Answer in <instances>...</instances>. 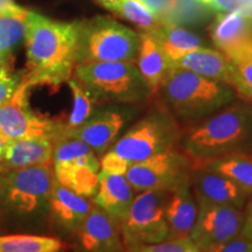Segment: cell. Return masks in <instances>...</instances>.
Wrapping results in <instances>:
<instances>
[{
    "mask_svg": "<svg viewBox=\"0 0 252 252\" xmlns=\"http://www.w3.org/2000/svg\"><path fill=\"white\" fill-rule=\"evenodd\" d=\"M26 68L21 86L59 87L68 82L77 63V23H60L32 12L25 36Z\"/></svg>",
    "mask_w": 252,
    "mask_h": 252,
    "instance_id": "cell-1",
    "label": "cell"
},
{
    "mask_svg": "<svg viewBox=\"0 0 252 252\" xmlns=\"http://www.w3.org/2000/svg\"><path fill=\"white\" fill-rule=\"evenodd\" d=\"M181 137L179 122L166 106L151 110L99 158L100 171L124 175L131 166L175 149Z\"/></svg>",
    "mask_w": 252,
    "mask_h": 252,
    "instance_id": "cell-2",
    "label": "cell"
},
{
    "mask_svg": "<svg viewBox=\"0 0 252 252\" xmlns=\"http://www.w3.org/2000/svg\"><path fill=\"white\" fill-rule=\"evenodd\" d=\"M182 151L195 166L252 149V106L232 102L182 135Z\"/></svg>",
    "mask_w": 252,
    "mask_h": 252,
    "instance_id": "cell-3",
    "label": "cell"
},
{
    "mask_svg": "<svg viewBox=\"0 0 252 252\" xmlns=\"http://www.w3.org/2000/svg\"><path fill=\"white\" fill-rule=\"evenodd\" d=\"M158 93L176 121L196 124L236 99L228 84L178 67L171 68Z\"/></svg>",
    "mask_w": 252,
    "mask_h": 252,
    "instance_id": "cell-4",
    "label": "cell"
},
{
    "mask_svg": "<svg viewBox=\"0 0 252 252\" xmlns=\"http://www.w3.org/2000/svg\"><path fill=\"white\" fill-rule=\"evenodd\" d=\"M72 76L96 104L140 103L151 96L134 62H91L77 64Z\"/></svg>",
    "mask_w": 252,
    "mask_h": 252,
    "instance_id": "cell-5",
    "label": "cell"
},
{
    "mask_svg": "<svg viewBox=\"0 0 252 252\" xmlns=\"http://www.w3.org/2000/svg\"><path fill=\"white\" fill-rule=\"evenodd\" d=\"M140 35L115 19L94 17L78 21L77 64L91 62H134Z\"/></svg>",
    "mask_w": 252,
    "mask_h": 252,
    "instance_id": "cell-6",
    "label": "cell"
},
{
    "mask_svg": "<svg viewBox=\"0 0 252 252\" xmlns=\"http://www.w3.org/2000/svg\"><path fill=\"white\" fill-rule=\"evenodd\" d=\"M55 182L50 163L0 173V203L25 215L46 213Z\"/></svg>",
    "mask_w": 252,
    "mask_h": 252,
    "instance_id": "cell-7",
    "label": "cell"
},
{
    "mask_svg": "<svg viewBox=\"0 0 252 252\" xmlns=\"http://www.w3.org/2000/svg\"><path fill=\"white\" fill-rule=\"evenodd\" d=\"M52 162L59 185L81 196H94L98 188L100 161L88 145L70 138L56 140Z\"/></svg>",
    "mask_w": 252,
    "mask_h": 252,
    "instance_id": "cell-8",
    "label": "cell"
},
{
    "mask_svg": "<svg viewBox=\"0 0 252 252\" xmlns=\"http://www.w3.org/2000/svg\"><path fill=\"white\" fill-rule=\"evenodd\" d=\"M168 190H146L135 195L130 209L119 222L126 251L168 238L165 206Z\"/></svg>",
    "mask_w": 252,
    "mask_h": 252,
    "instance_id": "cell-9",
    "label": "cell"
},
{
    "mask_svg": "<svg viewBox=\"0 0 252 252\" xmlns=\"http://www.w3.org/2000/svg\"><path fill=\"white\" fill-rule=\"evenodd\" d=\"M195 162L184 151L172 149L157 154L125 172L135 193L146 190H168L190 178Z\"/></svg>",
    "mask_w": 252,
    "mask_h": 252,
    "instance_id": "cell-10",
    "label": "cell"
},
{
    "mask_svg": "<svg viewBox=\"0 0 252 252\" xmlns=\"http://www.w3.org/2000/svg\"><path fill=\"white\" fill-rule=\"evenodd\" d=\"M28 88L20 86L8 102L0 105V134L8 140L25 138L61 139L64 124L45 118L32 111L28 104Z\"/></svg>",
    "mask_w": 252,
    "mask_h": 252,
    "instance_id": "cell-11",
    "label": "cell"
},
{
    "mask_svg": "<svg viewBox=\"0 0 252 252\" xmlns=\"http://www.w3.org/2000/svg\"><path fill=\"white\" fill-rule=\"evenodd\" d=\"M137 115L138 110L133 106L113 104L96 110L87 122L77 127L64 128L62 138L82 141L100 158L121 137Z\"/></svg>",
    "mask_w": 252,
    "mask_h": 252,
    "instance_id": "cell-12",
    "label": "cell"
},
{
    "mask_svg": "<svg viewBox=\"0 0 252 252\" xmlns=\"http://www.w3.org/2000/svg\"><path fill=\"white\" fill-rule=\"evenodd\" d=\"M197 207L189 238L201 252L215 250L241 235L244 210L210 203H197Z\"/></svg>",
    "mask_w": 252,
    "mask_h": 252,
    "instance_id": "cell-13",
    "label": "cell"
},
{
    "mask_svg": "<svg viewBox=\"0 0 252 252\" xmlns=\"http://www.w3.org/2000/svg\"><path fill=\"white\" fill-rule=\"evenodd\" d=\"M209 35L229 61L252 55V21L238 12L217 15L209 27Z\"/></svg>",
    "mask_w": 252,
    "mask_h": 252,
    "instance_id": "cell-14",
    "label": "cell"
},
{
    "mask_svg": "<svg viewBox=\"0 0 252 252\" xmlns=\"http://www.w3.org/2000/svg\"><path fill=\"white\" fill-rule=\"evenodd\" d=\"M76 235L82 251L126 252L119 222L94 203Z\"/></svg>",
    "mask_w": 252,
    "mask_h": 252,
    "instance_id": "cell-15",
    "label": "cell"
},
{
    "mask_svg": "<svg viewBox=\"0 0 252 252\" xmlns=\"http://www.w3.org/2000/svg\"><path fill=\"white\" fill-rule=\"evenodd\" d=\"M190 185L197 203H210L243 210L250 196L225 176L203 166H195Z\"/></svg>",
    "mask_w": 252,
    "mask_h": 252,
    "instance_id": "cell-16",
    "label": "cell"
},
{
    "mask_svg": "<svg viewBox=\"0 0 252 252\" xmlns=\"http://www.w3.org/2000/svg\"><path fill=\"white\" fill-rule=\"evenodd\" d=\"M197 202L190 185V178L181 182L168 193L165 217L168 238H188L197 216Z\"/></svg>",
    "mask_w": 252,
    "mask_h": 252,
    "instance_id": "cell-17",
    "label": "cell"
},
{
    "mask_svg": "<svg viewBox=\"0 0 252 252\" xmlns=\"http://www.w3.org/2000/svg\"><path fill=\"white\" fill-rule=\"evenodd\" d=\"M54 140L49 138H25L8 140L0 159V173L52 162Z\"/></svg>",
    "mask_w": 252,
    "mask_h": 252,
    "instance_id": "cell-18",
    "label": "cell"
},
{
    "mask_svg": "<svg viewBox=\"0 0 252 252\" xmlns=\"http://www.w3.org/2000/svg\"><path fill=\"white\" fill-rule=\"evenodd\" d=\"M135 195L137 193L125 175L99 172L98 188L94 196V203L118 222L125 217Z\"/></svg>",
    "mask_w": 252,
    "mask_h": 252,
    "instance_id": "cell-19",
    "label": "cell"
},
{
    "mask_svg": "<svg viewBox=\"0 0 252 252\" xmlns=\"http://www.w3.org/2000/svg\"><path fill=\"white\" fill-rule=\"evenodd\" d=\"M172 67H178L193 71L209 80L235 86V74L231 62L220 50L203 48L193 50L172 63Z\"/></svg>",
    "mask_w": 252,
    "mask_h": 252,
    "instance_id": "cell-20",
    "label": "cell"
},
{
    "mask_svg": "<svg viewBox=\"0 0 252 252\" xmlns=\"http://www.w3.org/2000/svg\"><path fill=\"white\" fill-rule=\"evenodd\" d=\"M93 206L88 197L55 182L49 198V213L56 224L65 231L76 234Z\"/></svg>",
    "mask_w": 252,
    "mask_h": 252,
    "instance_id": "cell-21",
    "label": "cell"
},
{
    "mask_svg": "<svg viewBox=\"0 0 252 252\" xmlns=\"http://www.w3.org/2000/svg\"><path fill=\"white\" fill-rule=\"evenodd\" d=\"M139 35L140 45L134 63L151 94H153L159 91L171 70V62L152 34L143 32Z\"/></svg>",
    "mask_w": 252,
    "mask_h": 252,
    "instance_id": "cell-22",
    "label": "cell"
},
{
    "mask_svg": "<svg viewBox=\"0 0 252 252\" xmlns=\"http://www.w3.org/2000/svg\"><path fill=\"white\" fill-rule=\"evenodd\" d=\"M32 11L12 4L0 9V54L12 56L26 36Z\"/></svg>",
    "mask_w": 252,
    "mask_h": 252,
    "instance_id": "cell-23",
    "label": "cell"
},
{
    "mask_svg": "<svg viewBox=\"0 0 252 252\" xmlns=\"http://www.w3.org/2000/svg\"><path fill=\"white\" fill-rule=\"evenodd\" d=\"M168 61L175 62L193 50L203 48V41L196 34L191 33L178 25H162L159 30L152 32Z\"/></svg>",
    "mask_w": 252,
    "mask_h": 252,
    "instance_id": "cell-24",
    "label": "cell"
},
{
    "mask_svg": "<svg viewBox=\"0 0 252 252\" xmlns=\"http://www.w3.org/2000/svg\"><path fill=\"white\" fill-rule=\"evenodd\" d=\"M206 168L225 176L249 196H252V157L247 153H235L202 163Z\"/></svg>",
    "mask_w": 252,
    "mask_h": 252,
    "instance_id": "cell-25",
    "label": "cell"
},
{
    "mask_svg": "<svg viewBox=\"0 0 252 252\" xmlns=\"http://www.w3.org/2000/svg\"><path fill=\"white\" fill-rule=\"evenodd\" d=\"M61 239L48 236L14 234L0 236V252H62Z\"/></svg>",
    "mask_w": 252,
    "mask_h": 252,
    "instance_id": "cell-26",
    "label": "cell"
},
{
    "mask_svg": "<svg viewBox=\"0 0 252 252\" xmlns=\"http://www.w3.org/2000/svg\"><path fill=\"white\" fill-rule=\"evenodd\" d=\"M118 17L126 19L146 33L159 30L163 24L158 20L141 0H121L108 8Z\"/></svg>",
    "mask_w": 252,
    "mask_h": 252,
    "instance_id": "cell-27",
    "label": "cell"
},
{
    "mask_svg": "<svg viewBox=\"0 0 252 252\" xmlns=\"http://www.w3.org/2000/svg\"><path fill=\"white\" fill-rule=\"evenodd\" d=\"M68 86L70 88L72 94V109L70 115H69L67 124H64L65 130H70V128H75L82 125L96 111L94 110V104L96 103L91 98L90 94L75 78H70L68 81Z\"/></svg>",
    "mask_w": 252,
    "mask_h": 252,
    "instance_id": "cell-28",
    "label": "cell"
},
{
    "mask_svg": "<svg viewBox=\"0 0 252 252\" xmlns=\"http://www.w3.org/2000/svg\"><path fill=\"white\" fill-rule=\"evenodd\" d=\"M210 17V8L201 0H175L171 25H198Z\"/></svg>",
    "mask_w": 252,
    "mask_h": 252,
    "instance_id": "cell-29",
    "label": "cell"
},
{
    "mask_svg": "<svg viewBox=\"0 0 252 252\" xmlns=\"http://www.w3.org/2000/svg\"><path fill=\"white\" fill-rule=\"evenodd\" d=\"M230 62L235 74V91L252 100V55Z\"/></svg>",
    "mask_w": 252,
    "mask_h": 252,
    "instance_id": "cell-30",
    "label": "cell"
},
{
    "mask_svg": "<svg viewBox=\"0 0 252 252\" xmlns=\"http://www.w3.org/2000/svg\"><path fill=\"white\" fill-rule=\"evenodd\" d=\"M126 252H201L190 238L166 239L160 243L141 245Z\"/></svg>",
    "mask_w": 252,
    "mask_h": 252,
    "instance_id": "cell-31",
    "label": "cell"
},
{
    "mask_svg": "<svg viewBox=\"0 0 252 252\" xmlns=\"http://www.w3.org/2000/svg\"><path fill=\"white\" fill-rule=\"evenodd\" d=\"M23 83V71L13 72L11 68L0 67V105L8 102Z\"/></svg>",
    "mask_w": 252,
    "mask_h": 252,
    "instance_id": "cell-32",
    "label": "cell"
},
{
    "mask_svg": "<svg viewBox=\"0 0 252 252\" xmlns=\"http://www.w3.org/2000/svg\"><path fill=\"white\" fill-rule=\"evenodd\" d=\"M201 1L210 9L220 12V13L238 12L243 15L252 4V0H201Z\"/></svg>",
    "mask_w": 252,
    "mask_h": 252,
    "instance_id": "cell-33",
    "label": "cell"
},
{
    "mask_svg": "<svg viewBox=\"0 0 252 252\" xmlns=\"http://www.w3.org/2000/svg\"><path fill=\"white\" fill-rule=\"evenodd\" d=\"M141 1L156 15L160 23L163 25H171L175 0H141Z\"/></svg>",
    "mask_w": 252,
    "mask_h": 252,
    "instance_id": "cell-34",
    "label": "cell"
},
{
    "mask_svg": "<svg viewBox=\"0 0 252 252\" xmlns=\"http://www.w3.org/2000/svg\"><path fill=\"white\" fill-rule=\"evenodd\" d=\"M214 252H252V242L248 238L243 237L242 235H238L237 237L232 238L231 241L222 244Z\"/></svg>",
    "mask_w": 252,
    "mask_h": 252,
    "instance_id": "cell-35",
    "label": "cell"
},
{
    "mask_svg": "<svg viewBox=\"0 0 252 252\" xmlns=\"http://www.w3.org/2000/svg\"><path fill=\"white\" fill-rule=\"evenodd\" d=\"M244 210V223L241 235L252 242V196L248 201Z\"/></svg>",
    "mask_w": 252,
    "mask_h": 252,
    "instance_id": "cell-36",
    "label": "cell"
},
{
    "mask_svg": "<svg viewBox=\"0 0 252 252\" xmlns=\"http://www.w3.org/2000/svg\"><path fill=\"white\" fill-rule=\"evenodd\" d=\"M12 62H13V56L0 54V67H8V68H11Z\"/></svg>",
    "mask_w": 252,
    "mask_h": 252,
    "instance_id": "cell-37",
    "label": "cell"
},
{
    "mask_svg": "<svg viewBox=\"0 0 252 252\" xmlns=\"http://www.w3.org/2000/svg\"><path fill=\"white\" fill-rule=\"evenodd\" d=\"M94 1L97 2V4H99V5H102L103 7H105L106 9H108L110 6H112V5H115L116 2H118V1H121V0H94Z\"/></svg>",
    "mask_w": 252,
    "mask_h": 252,
    "instance_id": "cell-38",
    "label": "cell"
},
{
    "mask_svg": "<svg viewBox=\"0 0 252 252\" xmlns=\"http://www.w3.org/2000/svg\"><path fill=\"white\" fill-rule=\"evenodd\" d=\"M8 139H6L5 137H2L1 134H0V159H1L2 154H4V151H5V147H6V144H7Z\"/></svg>",
    "mask_w": 252,
    "mask_h": 252,
    "instance_id": "cell-39",
    "label": "cell"
},
{
    "mask_svg": "<svg viewBox=\"0 0 252 252\" xmlns=\"http://www.w3.org/2000/svg\"><path fill=\"white\" fill-rule=\"evenodd\" d=\"M12 4H15L13 0H0V9L7 7V6L12 5Z\"/></svg>",
    "mask_w": 252,
    "mask_h": 252,
    "instance_id": "cell-40",
    "label": "cell"
},
{
    "mask_svg": "<svg viewBox=\"0 0 252 252\" xmlns=\"http://www.w3.org/2000/svg\"><path fill=\"white\" fill-rule=\"evenodd\" d=\"M206 252H214V251H213V250H212V251H206Z\"/></svg>",
    "mask_w": 252,
    "mask_h": 252,
    "instance_id": "cell-41",
    "label": "cell"
},
{
    "mask_svg": "<svg viewBox=\"0 0 252 252\" xmlns=\"http://www.w3.org/2000/svg\"><path fill=\"white\" fill-rule=\"evenodd\" d=\"M78 252H86V251H78Z\"/></svg>",
    "mask_w": 252,
    "mask_h": 252,
    "instance_id": "cell-42",
    "label": "cell"
},
{
    "mask_svg": "<svg viewBox=\"0 0 252 252\" xmlns=\"http://www.w3.org/2000/svg\"><path fill=\"white\" fill-rule=\"evenodd\" d=\"M251 157H252V156H251Z\"/></svg>",
    "mask_w": 252,
    "mask_h": 252,
    "instance_id": "cell-43",
    "label": "cell"
}]
</instances>
